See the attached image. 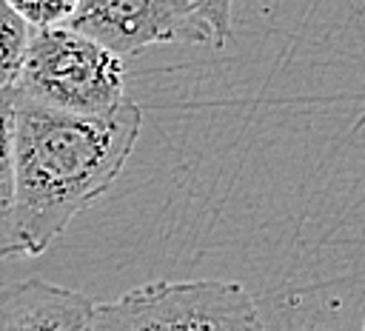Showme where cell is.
<instances>
[{"instance_id":"cell-1","label":"cell","mask_w":365,"mask_h":331,"mask_svg":"<svg viewBox=\"0 0 365 331\" xmlns=\"http://www.w3.org/2000/svg\"><path fill=\"white\" fill-rule=\"evenodd\" d=\"M143 128V111L120 100L108 111L71 114L14 91V234L20 254H43L54 237L120 177Z\"/></svg>"},{"instance_id":"cell-2","label":"cell","mask_w":365,"mask_h":331,"mask_svg":"<svg viewBox=\"0 0 365 331\" xmlns=\"http://www.w3.org/2000/svg\"><path fill=\"white\" fill-rule=\"evenodd\" d=\"M14 91L60 111L97 114L125 100L120 54L71 26H37L29 31Z\"/></svg>"},{"instance_id":"cell-3","label":"cell","mask_w":365,"mask_h":331,"mask_svg":"<svg viewBox=\"0 0 365 331\" xmlns=\"http://www.w3.org/2000/svg\"><path fill=\"white\" fill-rule=\"evenodd\" d=\"M88 331H265V322L237 280H160L94 302Z\"/></svg>"},{"instance_id":"cell-4","label":"cell","mask_w":365,"mask_h":331,"mask_svg":"<svg viewBox=\"0 0 365 331\" xmlns=\"http://www.w3.org/2000/svg\"><path fill=\"white\" fill-rule=\"evenodd\" d=\"M66 26L120 57L160 43H211L194 0H77Z\"/></svg>"},{"instance_id":"cell-5","label":"cell","mask_w":365,"mask_h":331,"mask_svg":"<svg viewBox=\"0 0 365 331\" xmlns=\"http://www.w3.org/2000/svg\"><path fill=\"white\" fill-rule=\"evenodd\" d=\"M91 311L86 294L40 277L0 288V331H88Z\"/></svg>"},{"instance_id":"cell-6","label":"cell","mask_w":365,"mask_h":331,"mask_svg":"<svg viewBox=\"0 0 365 331\" xmlns=\"http://www.w3.org/2000/svg\"><path fill=\"white\" fill-rule=\"evenodd\" d=\"M14 86L0 88V260L20 254L14 234Z\"/></svg>"},{"instance_id":"cell-7","label":"cell","mask_w":365,"mask_h":331,"mask_svg":"<svg viewBox=\"0 0 365 331\" xmlns=\"http://www.w3.org/2000/svg\"><path fill=\"white\" fill-rule=\"evenodd\" d=\"M31 26L6 3L0 0V88L14 86L20 74V63L26 54Z\"/></svg>"},{"instance_id":"cell-8","label":"cell","mask_w":365,"mask_h":331,"mask_svg":"<svg viewBox=\"0 0 365 331\" xmlns=\"http://www.w3.org/2000/svg\"><path fill=\"white\" fill-rule=\"evenodd\" d=\"M31 29L37 26H60L77 9V0H6Z\"/></svg>"},{"instance_id":"cell-9","label":"cell","mask_w":365,"mask_h":331,"mask_svg":"<svg viewBox=\"0 0 365 331\" xmlns=\"http://www.w3.org/2000/svg\"><path fill=\"white\" fill-rule=\"evenodd\" d=\"M197 14L202 17V23L208 26L211 34V46L222 49L231 37V6L234 0H194Z\"/></svg>"}]
</instances>
